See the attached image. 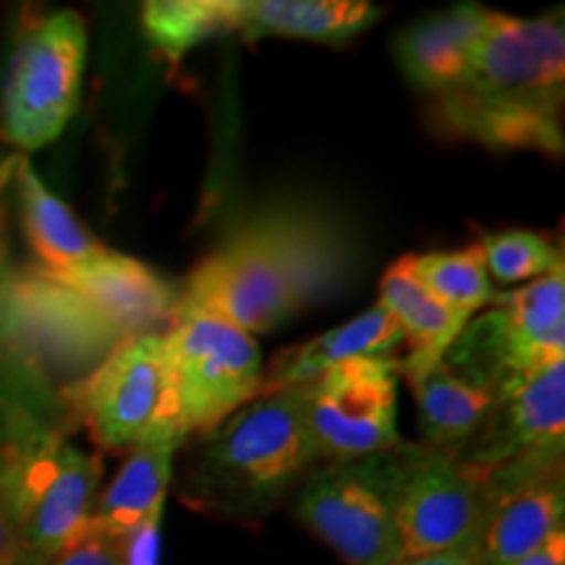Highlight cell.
<instances>
[{"label": "cell", "mask_w": 565, "mask_h": 565, "mask_svg": "<svg viewBox=\"0 0 565 565\" xmlns=\"http://www.w3.org/2000/svg\"><path fill=\"white\" fill-rule=\"evenodd\" d=\"M404 333L408 353L401 359L404 380L419 377L435 364H440L456 338L466 328V320L443 307L408 270L406 257L387 267L380 278V301Z\"/></svg>", "instance_id": "obj_20"}, {"label": "cell", "mask_w": 565, "mask_h": 565, "mask_svg": "<svg viewBox=\"0 0 565 565\" xmlns=\"http://www.w3.org/2000/svg\"><path fill=\"white\" fill-rule=\"evenodd\" d=\"M408 387L419 414L422 443L450 456H461L475 440L494 401L487 387L461 377L445 359L408 380Z\"/></svg>", "instance_id": "obj_22"}, {"label": "cell", "mask_w": 565, "mask_h": 565, "mask_svg": "<svg viewBox=\"0 0 565 565\" xmlns=\"http://www.w3.org/2000/svg\"><path fill=\"white\" fill-rule=\"evenodd\" d=\"M53 565H124V545L118 536L87 526Z\"/></svg>", "instance_id": "obj_26"}, {"label": "cell", "mask_w": 565, "mask_h": 565, "mask_svg": "<svg viewBox=\"0 0 565 565\" xmlns=\"http://www.w3.org/2000/svg\"><path fill=\"white\" fill-rule=\"evenodd\" d=\"M207 40H303L345 45L383 17L359 0H204Z\"/></svg>", "instance_id": "obj_16"}, {"label": "cell", "mask_w": 565, "mask_h": 565, "mask_svg": "<svg viewBox=\"0 0 565 565\" xmlns=\"http://www.w3.org/2000/svg\"><path fill=\"white\" fill-rule=\"evenodd\" d=\"M408 270L443 307L471 322L492 303L494 286L479 244L456 252L408 254Z\"/></svg>", "instance_id": "obj_23"}, {"label": "cell", "mask_w": 565, "mask_h": 565, "mask_svg": "<svg viewBox=\"0 0 565 565\" xmlns=\"http://www.w3.org/2000/svg\"><path fill=\"white\" fill-rule=\"evenodd\" d=\"M87 63V24L76 11L47 13L13 45L0 97V137L19 154L61 137L76 105Z\"/></svg>", "instance_id": "obj_6"}, {"label": "cell", "mask_w": 565, "mask_h": 565, "mask_svg": "<svg viewBox=\"0 0 565 565\" xmlns=\"http://www.w3.org/2000/svg\"><path fill=\"white\" fill-rule=\"evenodd\" d=\"M385 458L404 557L437 553L479 536L490 500L484 471L424 443H401Z\"/></svg>", "instance_id": "obj_10"}, {"label": "cell", "mask_w": 565, "mask_h": 565, "mask_svg": "<svg viewBox=\"0 0 565 565\" xmlns=\"http://www.w3.org/2000/svg\"><path fill=\"white\" fill-rule=\"evenodd\" d=\"M330 270L324 242L303 221L263 212L233 225L194 265L179 286V312H207L267 335L324 294Z\"/></svg>", "instance_id": "obj_2"}, {"label": "cell", "mask_w": 565, "mask_h": 565, "mask_svg": "<svg viewBox=\"0 0 565 565\" xmlns=\"http://www.w3.org/2000/svg\"><path fill=\"white\" fill-rule=\"evenodd\" d=\"M479 249H482L490 280L500 282L503 288L524 286L550 273L565 270L561 246L529 228L487 233L479 242Z\"/></svg>", "instance_id": "obj_24"}, {"label": "cell", "mask_w": 565, "mask_h": 565, "mask_svg": "<svg viewBox=\"0 0 565 565\" xmlns=\"http://www.w3.org/2000/svg\"><path fill=\"white\" fill-rule=\"evenodd\" d=\"M445 362L492 395L553 362H565V270L494 291L461 330Z\"/></svg>", "instance_id": "obj_7"}, {"label": "cell", "mask_w": 565, "mask_h": 565, "mask_svg": "<svg viewBox=\"0 0 565 565\" xmlns=\"http://www.w3.org/2000/svg\"><path fill=\"white\" fill-rule=\"evenodd\" d=\"M162 511L166 508H158L134 532L124 536V565H160Z\"/></svg>", "instance_id": "obj_27"}, {"label": "cell", "mask_w": 565, "mask_h": 565, "mask_svg": "<svg viewBox=\"0 0 565 565\" xmlns=\"http://www.w3.org/2000/svg\"><path fill=\"white\" fill-rule=\"evenodd\" d=\"M565 362H553L494 393L492 408L461 461L490 475L508 463L563 461Z\"/></svg>", "instance_id": "obj_13"}, {"label": "cell", "mask_w": 565, "mask_h": 565, "mask_svg": "<svg viewBox=\"0 0 565 565\" xmlns=\"http://www.w3.org/2000/svg\"><path fill=\"white\" fill-rule=\"evenodd\" d=\"M11 179L17 183L21 225L32 252L38 254L40 270L53 275L74 270L105 252V246L84 228L68 204L42 183L26 154L13 158Z\"/></svg>", "instance_id": "obj_19"}, {"label": "cell", "mask_w": 565, "mask_h": 565, "mask_svg": "<svg viewBox=\"0 0 565 565\" xmlns=\"http://www.w3.org/2000/svg\"><path fill=\"white\" fill-rule=\"evenodd\" d=\"M17 461L21 542L17 565H53L87 529L103 482V458L17 412L6 433Z\"/></svg>", "instance_id": "obj_4"}, {"label": "cell", "mask_w": 565, "mask_h": 565, "mask_svg": "<svg viewBox=\"0 0 565 565\" xmlns=\"http://www.w3.org/2000/svg\"><path fill=\"white\" fill-rule=\"evenodd\" d=\"M401 345H404V333L398 322L383 303H374L353 320L275 353L263 372V393L299 391L335 370L338 364L351 359L393 356Z\"/></svg>", "instance_id": "obj_17"}, {"label": "cell", "mask_w": 565, "mask_h": 565, "mask_svg": "<svg viewBox=\"0 0 565 565\" xmlns=\"http://www.w3.org/2000/svg\"><path fill=\"white\" fill-rule=\"evenodd\" d=\"M11 162H3L0 168V312H3L6 294L13 280V267H11V254H9V225H6V204H3V183L11 179Z\"/></svg>", "instance_id": "obj_29"}, {"label": "cell", "mask_w": 565, "mask_h": 565, "mask_svg": "<svg viewBox=\"0 0 565 565\" xmlns=\"http://www.w3.org/2000/svg\"><path fill=\"white\" fill-rule=\"evenodd\" d=\"M513 565H565V529L555 532L542 547L529 553Z\"/></svg>", "instance_id": "obj_30"}, {"label": "cell", "mask_w": 565, "mask_h": 565, "mask_svg": "<svg viewBox=\"0 0 565 565\" xmlns=\"http://www.w3.org/2000/svg\"><path fill=\"white\" fill-rule=\"evenodd\" d=\"M63 398L108 454L166 437L189 443L162 333L126 338L95 370L63 387Z\"/></svg>", "instance_id": "obj_5"}, {"label": "cell", "mask_w": 565, "mask_h": 565, "mask_svg": "<svg viewBox=\"0 0 565 565\" xmlns=\"http://www.w3.org/2000/svg\"><path fill=\"white\" fill-rule=\"evenodd\" d=\"M296 515L345 565H393L404 557L385 454L317 466L303 479Z\"/></svg>", "instance_id": "obj_12"}, {"label": "cell", "mask_w": 565, "mask_h": 565, "mask_svg": "<svg viewBox=\"0 0 565 565\" xmlns=\"http://www.w3.org/2000/svg\"><path fill=\"white\" fill-rule=\"evenodd\" d=\"M479 532L482 565H513L565 529L563 461L508 463L490 471Z\"/></svg>", "instance_id": "obj_14"}, {"label": "cell", "mask_w": 565, "mask_h": 565, "mask_svg": "<svg viewBox=\"0 0 565 565\" xmlns=\"http://www.w3.org/2000/svg\"><path fill=\"white\" fill-rule=\"evenodd\" d=\"M563 11L532 19L490 11L461 79L429 97V121L487 150L563 154Z\"/></svg>", "instance_id": "obj_1"}, {"label": "cell", "mask_w": 565, "mask_h": 565, "mask_svg": "<svg viewBox=\"0 0 565 565\" xmlns=\"http://www.w3.org/2000/svg\"><path fill=\"white\" fill-rule=\"evenodd\" d=\"M401 359H351L301 391L317 463H349L398 448Z\"/></svg>", "instance_id": "obj_11"}, {"label": "cell", "mask_w": 565, "mask_h": 565, "mask_svg": "<svg viewBox=\"0 0 565 565\" xmlns=\"http://www.w3.org/2000/svg\"><path fill=\"white\" fill-rule=\"evenodd\" d=\"M21 542L17 461L9 440H0V565H17Z\"/></svg>", "instance_id": "obj_25"}, {"label": "cell", "mask_w": 565, "mask_h": 565, "mask_svg": "<svg viewBox=\"0 0 565 565\" xmlns=\"http://www.w3.org/2000/svg\"><path fill=\"white\" fill-rule=\"evenodd\" d=\"M162 341L189 440L212 433L263 393V351L236 324L207 312H179Z\"/></svg>", "instance_id": "obj_9"}, {"label": "cell", "mask_w": 565, "mask_h": 565, "mask_svg": "<svg viewBox=\"0 0 565 565\" xmlns=\"http://www.w3.org/2000/svg\"><path fill=\"white\" fill-rule=\"evenodd\" d=\"M121 341L79 296L38 265L13 273L0 312L3 362L42 374H74L76 383Z\"/></svg>", "instance_id": "obj_8"}, {"label": "cell", "mask_w": 565, "mask_h": 565, "mask_svg": "<svg viewBox=\"0 0 565 565\" xmlns=\"http://www.w3.org/2000/svg\"><path fill=\"white\" fill-rule=\"evenodd\" d=\"M301 391L259 393L196 437V494L228 511H263L317 469Z\"/></svg>", "instance_id": "obj_3"}, {"label": "cell", "mask_w": 565, "mask_h": 565, "mask_svg": "<svg viewBox=\"0 0 565 565\" xmlns=\"http://www.w3.org/2000/svg\"><path fill=\"white\" fill-rule=\"evenodd\" d=\"M487 13L490 9L479 3H458L429 13L395 38V61L427 100L454 87L469 68Z\"/></svg>", "instance_id": "obj_18"}, {"label": "cell", "mask_w": 565, "mask_h": 565, "mask_svg": "<svg viewBox=\"0 0 565 565\" xmlns=\"http://www.w3.org/2000/svg\"><path fill=\"white\" fill-rule=\"evenodd\" d=\"M393 565H482V547H479V536H475L463 545L437 550V553L401 557Z\"/></svg>", "instance_id": "obj_28"}, {"label": "cell", "mask_w": 565, "mask_h": 565, "mask_svg": "<svg viewBox=\"0 0 565 565\" xmlns=\"http://www.w3.org/2000/svg\"><path fill=\"white\" fill-rule=\"evenodd\" d=\"M45 273V270H42ZM74 291L118 338L166 333L179 312V286L129 254H103L66 273H45Z\"/></svg>", "instance_id": "obj_15"}, {"label": "cell", "mask_w": 565, "mask_h": 565, "mask_svg": "<svg viewBox=\"0 0 565 565\" xmlns=\"http://www.w3.org/2000/svg\"><path fill=\"white\" fill-rule=\"evenodd\" d=\"M183 445L186 443L166 437L131 448L116 479L97 494L87 526L124 540L147 515L166 508L175 456Z\"/></svg>", "instance_id": "obj_21"}]
</instances>
